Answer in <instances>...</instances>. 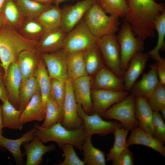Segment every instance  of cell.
Listing matches in <instances>:
<instances>
[{"mask_svg": "<svg viewBox=\"0 0 165 165\" xmlns=\"http://www.w3.org/2000/svg\"><path fill=\"white\" fill-rule=\"evenodd\" d=\"M73 146L70 144H66L60 147L64 155V160L57 165H84L83 161L81 160L75 151Z\"/></svg>", "mask_w": 165, "mask_h": 165, "instance_id": "obj_42", "label": "cell"}, {"mask_svg": "<svg viewBox=\"0 0 165 165\" xmlns=\"http://www.w3.org/2000/svg\"><path fill=\"white\" fill-rule=\"evenodd\" d=\"M2 108L3 115V128L21 130L24 124L20 119L22 112L16 108L8 99L2 102Z\"/></svg>", "mask_w": 165, "mask_h": 165, "instance_id": "obj_26", "label": "cell"}, {"mask_svg": "<svg viewBox=\"0 0 165 165\" xmlns=\"http://www.w3.org/2000/svg\"><path fill=\"white\" fill-rule=\"evenodd\" d=\"M7 0H0V13H2L4 5Z\"/></svg>", "mask_w": 165, "mask_h": 165, "instance_id": "obj_50", "label": "cell"}, {"mask_svg": "<svg viewBox=\"0 0 165 165\" xmlns=\"http://www.w3.org/2000/svg\"><path fill=\"white\" fill-rule=\"evenodd\" d=\"M3 115L2 105H0V134H2Z\"/></svg>", "mask_w": 165, "mask_h": 165, "instance_id": "obj_48", "label": "cell"}, {"mask_svg": "<svg viewBox=\"0 0 165 165\" xmlns=\"http://www.w3.org/2000/svg\"><path fill=\"white\" fill-rule=\"evenodd\" d=\"M159 83L165 85V59L161 57L156 64Z\"/></svg>", "mask_w": 165, "mask_h": 165, "instance_id": "obj_45", "label": "cell"}, {"mask_svg": "<svg viewBox=\"0 0 165 165\" xmlns=\"http://www.w3.org/2000/svg\"><path fill=\"white\" fill-rule=\"evenodd\" d=\"M7 22L2 13H0V32L2 30Z\"/></svg>", "mask_w": 165, "mask_h": 165, "instance_id": "obj_47", "label": "cell"}, {"mask_svg": "<svg viewBox=\"0 0 165 165\" xmlns=\"http://www.w3.org/2000/svg\"><path fill=\"white\" fill-rule=\"evenodd\" d=\"M128 8L123 20L133 27H144L152 24L165 10L163 3L154 0H127Z\"/></svg>", "mask_w": 165, "mask_h": 165, "instance_id": "obj_3", "label": "cell"}, {"mask_svg": "<svg viewBox=\"0 0 165 165\" xmlns=\"http://www.w3.org/2000/svg\"><path fill=\"white\" fill-rule=\"evenodd\" d=\"M34 76L38 84L43 106L45 109L46 102L51 95V78L41 57Z\"/></svg>", "mask_w": 165, "mask_h": 165, "instance_id": "obj_30", "label": "cell"}, {"mask_svg": "<svg viewBox=\"0 0 165 165\" xmlns=\"http://www.w3.org/2000/svg\"><path fill=\"white\" fill-rule=\"evenodd\" d=\"M7 99L8 93L5 83L4 75H0V100L2 102Z\"/></svg>", "mask_w": 165, "mask_h": 165, "instance_id": "obj_46", "label": "cell"}, {"mask_svg": "<svg viewBox=\"0 0 165 165\" xmlns=\"http://www.w3.org/2000/svg\"><path fill=\"white\" fill-rule=\"evenodd\" d=\"M129 94L125 90L93 89L91 90V98L93 114L97 113L102 116L107 109Z\"/></svg>", "mask_w": 165, "mask_h": 165, "instance_id": "obj_10", "label": "cell"}, {"mask_svg": "<svg viewBox=\"0 0 165 165\" xmlns=\"http://www.w3.org/2000/svg\"><path fill=\"white\" fill-rule=\"evenodd\" d=\"M97 40L83 18L67 34L62 49L66 54L85 51L95 45Z\"/></svg>", "mask_w": 165, "mask_h": 165, "instance_id": "obj_5", "label": "cell"}, {"mask_svg": "<svg viewBox=\"0 0 165 165\" xmlns=\"http://www.w3.org/2000/svg\"><path fill=\"white\" fill-rule=\"evenodd\" d=\"M61 19L62 9L56 5L51 6L37 18L46 31L61 28Z\"/></svg>", "mask_w": 165, "mask_h": 165, "instance_id": "obj_31", "label": "cell"}, {"mask_svg": "<svg viewBox=\"0 0 165 165\" xmlns=\"http://www.w3.org/2000/svg\"><path fill=\"white\" fill-rule=\"evenodd\" d=\"M116 38L120 46L121 67L125 72L132 57L143 50L144 40L135 37L130 25L126 22L122 25Z\"/></svg>", "mask_w": 165, "mask_h": 165, "instance_id": "obj_6", "label": "cell"}, {"mask_svg": "<svg viewBox=\"0 0 165 165\" xmlns=\"http://www.w3.org/2000/svg\"><path fill=\"white\" fill-rule=\"evenodd\" d=\"M41 3L51 4L52 3H54L55 0H33Z\"/></svg>", "mask_w": 165, "mask_h": 165, "instance_id": "obj_49", "label": "cell"}, {"mask_svg": "<svg viewBox=\"0 0 165 165\" xmlns=\"http://www.w3.org/2000/svg\"><path fill=\"white\" fill-rule=\"evenodd\" d=\"M66 81L51 78V95L62 108L66 93Z\"/></svg>", "mask_w": 165, "mask_h": 165, "instance_id": "obj_41", "label": "cell"}, {"mask_svg": "<svg viewBox=\"0 0 165 165\" xmlns=\"http://www.w3.org/2000/svg\"><path fill=\"white\" fill-rule=\"evenodd\" d=\"M146 98L152 111L160 112L165 107V85L159 83L154 91Z\"/></svg>", "mask_w": 165, "mask_h": 165, "instance_id": "obj_40", "label": "cell"}, {"mask_svg": "<svg viewBox=\"0 0 165 165\" xmlns=\"http://www.w3.org/2000/svg\"><path fill=\"white\" fill-rule=\"evenodd\" d=\"M97 2L106 13L119 18L124 16L128 8L126 0H97Z\"/></svg>", "mask_w": 165, "mask_h": 165, "instance_id": "obj_39", "label": "cell"}, {"mask_svg": "<svg viewBox=\"0 0 165 165\" xmlns=\"http://www.w3.org/2000/svg\"><path fill=\"white\" fill-rule=\"evenodd\" d=\"M0 75H4V71L3 68L0 66Z\"/></svg>", "mask_w": 165, "mask_h": 165, "instance_id": "obj_53", "label": "cell"}, {"mask_svg": "<svg viewBox=\"0 0 165 165\" xmlns=\"http://www.w3.org/2000/svg\"><path fill=\"white\" fill-rule=\"evenodd\" d=\"M92 79L84 75L72 81V88L76 100L87 114H93L91 98Z\"/></svg>", "mask_w": 165, "mask_h": 165, "instance_id": "obj_14", "label": "cell"}, {"mask_svg": "<svg viewBox=\"0 0 165 165\" xmlns=\"http://www.w3.org/2000/svg\"><path fill=\"white\" fill-rule=\"evenodd\" d=\"M85 51L66 54L68 79L72 81L87 75L84 60Z\"/></svg>", "mask_w": 165, "mask_h": 165, "instance_id": "obj_27", "label": "cell"}, {"mask_svg": "<svg viewBox=\"0 0 165 165\" xmlns=\"http://www.w3.org/2000/svg\"><path fill=\"white\" fill-rule=\"evenodd\" d=\"M97 0H83L73 5L66 6L62 9L61 28L68 33L83 19L85 14Z\"/></svg>", "mask_w": 165, "mask_h": 165, "instance_id": "obj_11", "label": "cell"}, {"mask_svg": "<svg viewBox=\"0 0 165 165\" xmlns=\"http://www.w3.org/2000/svg\"><path fill=\"white\" fill-rule=\"evenodd\" d=\"M2 13L7 23L16 30L19 29L25 17L13 0H7Z\"/></svg>", "mask_w": 165, "mask_h": 165, "instance_id": "obj_35", "label": "cell"}, {"mask_svg": "<svg viewBox=\"0 0 165 165\" xmlns=\"http://www.w3.org/2000/svg\"><path fill=\"white\" fill-rule=\"evenodd\" d=\"M45 117V109L39 90L32 96L22 112L20 119L24 124L33 121H42Z\"/></svg>", "mask_w": 165, "mask_h": 165, "instance_id": "obj_24", "label": "cell"}, {"mask_svg": "<svg viewBox=\"0 0 165 165\" xmlns=\"http://www.w3.org/2000/svg\"><path fill=\"white\" fill-rule=\"evenodd\" d=\"M72 81L68 79L66 81V90L64 102V116L61 124L68 129L79 128L83 124L77 113V103L72 88Z\"/></svg>", "mask_w": 165, "mask_h": 165, "instance_id": "obj_12", "label": "cell"}, {"mask_svg": "<svg viewBox=\"0 0 165 165\" xmlns=\"http://www.w3.org/2000/svg\"><path fill=\"white\" fill-rule=\"evenodd\" d=\"M39 90L38 84L34 76L22 82L19 90L18 109L22 112L33 95Z\"/></svg>", "mask_w": 165, "mask_h": 165, "instance_id": "obj_34", "label": "cell"}, {"mask_svg": "<svg viewBox=\"0 0 165 165\" xmlns=\"http://www.w3.org/2000/svg\"><path fill=\"white\" fill-rule=\"evenodd\" d=\"M154 25L155 30L158 33L157 42L154 48L148 53L149 56L157 61L161 57L159 53L160 50H163L165 48V11L156 17Z\"/></svg>", "mask_w": 165, "mask_h": 165, "instance_id": "obj_38", "label": "cell"}, {"mask_svg": "<svg viewBox=\"0 0 165 165\" xmlns=\"http://www.w3.org/2000/svg\"><path fill=\"white\" fill-rule=\"evenodd\" d=\"M160 112L161 113V115L163 119H165V107L162 108Z\"/></svg>", "mask_w": 165, "mask_h": 165, "instance_id": "obj_51", "label": "cell"}, {"mask_svg": "<svg viewBox=\"0 0 165 165\" xmlns=\"http://www.w3.org/2000/svg\"><path fill=\"white\" fill-rule=\"evenodd\" d=\"M133 155L132 152L126 148L120 156L114 161L112 162L113 165H133Z\"/></svg>", "mask_w": 165, "mask_h": 165, "instance_id": "obj_44", "label": "cell"}, {"mask_svg": "<svg viewBox=\"0 0 165 165\" xmlns=\"http://www.w3.org/2000/svg\"><path fill=\"white\" fill-rule=\"evenodd\" d=\"M25 18L37 19L44 11L51 5L33 0H16V3Z\"/></svg>", "mask_w": 165, "mask_h": 165, "instance_id": "obj_36", "label": "cell"}, {"mask_svg": "<svg viewBox=\"0 0 165 165\" xmlns=\"http://www.w3.org/2000/svg\"><path fill=\"white\" fill-rule=\"evenodd\" d=\"M38 43V40L24 37L7 23L0 32V65L4 70V75L9 65L16 62L22 52L37 51Z\"/></svg>", "mask_w": 165, "mask_h": 165, "instance_id": "obj_1", "label": "cell"}, {"mask_svg": "<svg viewBox=\"0 0 165 165\" xmlns=\"http://www.w3.org/2000/svg\"><path fill=\"white\" fill-rule=\"evenodd\" d=\"M63 116V108L51 95L45 104V117L41 126L44 128H48L57 122L61 123Z\"/></svg>", "mask_w": 165, "mask_h": 165, "instance_id": "obj_32", "label": "cell"}, {"mask_svg": "<svg viewBox=\"0 0 165 165\" xmlns=\"http://www.w3.org/2000/svg\"><path fill=\"white\" fill-rule=\"evenodd\" d=\"M4 79L8 100L17 108L19 107V90L22 77L16 62H13L9 65Z\"/></svg>", "mask_w": 165, "mask_h": 165, "instance_id": "obj_16", "label": "cell"}, {"mask_svg": "<svg viewBox=\"0 0 165 165\" xmlns=\"http://www.w3.org/2000/svg\"><path fill=\"white\" fill-rule=\"evenodd\" d=\"M93 82V89L124 90L123 79L105 66L95 75Z\"/></svg>", "mask_w": 165, "mask_h": 165, "instance_id": "obj_20", "label": "cell"}, {"mask_svg": "<svg viewBox=\"0 0 165 165\" xmlns=\"http://www.w3.org/2000/svg\"><path fill=\"white\" fill-rule=\"evenodd\" d=\"M30 142H24V154L27 156L26 165H39L42 162V157L46 153L54 150L55 147L51 144L46 146L35 136Z\"/></svg>", "mask_w": 165, "mask_h": 165, "instance_id": "obj_22", "label": "cell"}, {"mask_svg": "<svg viewBox=\"0 0 165 165\" xmlns=\"http://www.w3.org/2000/svg\"><path fill=\"white\" fill-rule=\"evenodd\" d=\"M67 0H55L54 3L55 5H59L61 2Z\"/></svg>", "mask_w": 165, "mask_h": 165, "instance_id": "obj_52", "label": "cell"}, {"mask_svg": "<svg viewBox=\"0 0 165 165\" xmlns=\"http://www.w3.org/2000/svg\"><path fill=\"white\" fill-rule=\"evenodd\" d=\"M154 1H155V0H158V1H160V0H154Z\"/></svg>", "mask_w": 165, "mask_h": 165, "instance_id": "obj_54", "label": "cell"}, {"mask_svg": "<svg viewBox=\"0 0 165 165\" xmlns=\"http://www.w3.org/2000/svg\"><path fill=\"white\" fill-rule=\"evenodd\" d=\"M40 55L50 78L65 81L68 79L67 55L62 49L50 53H42Z\"/></svg>", "mask_w": 165, "mask_h": 165, "instance_id": "obj_13", "label": "cell"}, {"mask_svg": "<svg viewBox=\"0 0 165 165\" xmlns=\"http://www.w3.org/2000/svg\"><path fill=\"white\" fill-rule=\"evenodd\" d=\"M129 130L123 127L121 124L116 122L114 134V142L112 148L107 155L106 161L115 160L122 153L127 146V138Z\"/></svg>", "mask_w": 165, "mask_h": 165, "instance_id": "obj_29", "label": "cell"}, {"mask_svg": "<svg viewBox=\"0 0 165 165\" xmlns=\"http://www.w3.org/2000/svg\"><path fill=\"white\" fill-rule=\"evenodd\" d=\"M119 18L108 15L97 2L90 7L83 19L90 31L97 39L115 34L119 29Z\"/></svg>", "mask_w": 165, "mask_h": 165, "instance_id": "obj_4", "label": "cell"}, {"mask_svg": "<svg viewBox=\"0 0 165 165\" xmlns=\"http://www.w3.org/2000/svg\"><path fill=\"white\" fill-rule=\"evenodd\" d=\"M67 34L61 28L46 31L38 40L37 52L40 54L62 49Z\"/></svg>", "mask_w": 165, "mask_h": 165, "instance_id": "obj_17", "label": "cell"}, {"mask_svg": "<svg viewBox=\"0 0 165 165\" xmlns=\"http://www.w3.org/2000/svg\"><path fill=\"white\" fill-rule=\"evenodd\" d=\"M40 58L36 50H25L20 54L16 63L21 74L22 82L34 76Z\"/></svg>", "mask_w": 165, "mask_h": 165, "instance_id": "obj_25", "label": "cell"}, {"mask_svg": "<svg viewBox=\"0 0 165 165\" xmlns=\"http://www.w3.org/2000/svg\"><path fill=\"white\" fill-rule=\"evenodd\" d=\"M153 111L145 97H135V116L139 123L138 127L153 136Z\"/></svg>", "mask_w": 165, "mask_h": 165, "instance_id": "obj_21", "label": "cell"}, {"mask_svg": "<svg viewBox=\"0 0 165 165\" xmlns=\"http://www.w3.org/2000/svg\"><path fill=\"white\" fill-rule=\"evenodd\" d=\"M149 57L148 53L140 52L137 53L131 58L123 78L125 91H130L145 69Z\"/></svg>", "mask_w": 165, "mask_h": 165, "instance_id": "obj_15", "label": "cell"}, {"mask_svg": "<svg viewBox=\"0 0 165 165\" xmlns=\"http://www.w3.org/2000/svg\"><path fill=\"white\" fill-rule=\"evenodd\" d=\"M164 143L153 136L142 130L138 127L131 130L130 135L127 141V146L134 145H142L148 147L165 156Z\"/></svg>", "mask_w": 165, "mask_h": 165, "instance_id": "obj_19", "label": "cell"}, {"mask_svg": "<svg viewBox=\"0 0 165 165\" xmlns=\"http://www.w3.org/2000/svg\"><path fill=\"white\" fill-rule=\"evenodd\" d=\"M135 96L132 94H129L107 109L102 117L108 119L118 120L123 127L131 130L139 126L135 116Z\"/></svg>", "mask_w": 165, "mask_h": 165, "instance_id": "obj_7", "label": "cell"}, {"mask_svg": "<svg viewBox=\"0 0 165 165\" xmlns=\"http://www.w3.org/2000/svg\"><path fill=\"white\" fill-rule=\"evenodd\" d=\"M77 113L82 120L86 136L94 134L105 136L114 134L116 127V121L104 120L97 113L88 114L81 106L78 104Z\"/></svg>", "mask_w": 165, "mask_h": 165, "instance_id": "obj_9", "label": "cell"}, {"mask_svg": "<svg viewBox=\"0 0 165 165\" xmlns=\"http://www.w3.org/2000/svg\"><path fill=\"white\" fill-rule=\"evenodd\" d=\"M0 64H1V61H0Z\"/></svg>", "mask_w": 165, "mask_h": 165, "instance_id": "obj_55", "label": "cell"}, {"mask_svg": "<svg viewBox=\"0 0 165 165\" xmlns=\"http://www.w3.org/2000/svg\"><path fill=\"white\" fill-rule=\"evenodd\" d=\"M84 60L86 71L89 75H95L105 66L104 60L96 44L85 51Z\"/></svg>", "mask_w": 165, "mask_h": 165, "instance_id": "obj_33", "label": "cell"}, {"mask_svg": "<svg viewBox=\"0 0 165 165\" xmlns=\"http://www.w3.org/2000/svg\"></svg>", "mask_w": 165, "mask_h": 165, "instance_id": "obj_56", "label": "cell"}, {"mask_svg": "<svg viewBox=\"0 0 165 165\" xmlns=\"http://www.w3.org/2000/svg\"><path fill=\"white\" fill-rule=\"evenodd\" d=\"M34 127L36 129L35 136L43 143L54 141L60 147L66 144H70L79 150H82L86 137L83 123L79 128L71 130L65 127L61 122L46 128L35 123Z\"/></svg>", "mask_w": 165, "mask_h": 165, "instance_id": "obj_2", "label": "cell"}, {"mask_svg": "<svg viewBox=\"0 0 165 165\" xmlns=\"http://www.w3.org/2000/svg\"><path fill=\"white\" fill-rule=\"evenodd\" d=\"M149 71L144 74L142 78L135 82L132 87L130 90L131 94L135 97H147L154 91L159 83L156 64L151 65Z\"/></svg>", "mask_w": 165, "mask_h": 165, "instance_id": "obj_23", "label": "cell"}, {"mask_svg": "<svg viewBox=\"0 0 165 165\" xmlns=\"http://www.w3.org/2000/svg\"><path fill=\"white\" fill-rule=\"evenodd\" d=\"M96 44L108 68L123 79L125 72L121 67L120 46L116 36L110 35L97 38Z\"/></svg>", "mask_w": 165, "mask_h": 165, "instance_id": "obj_8", "label": "cell"}, {"mask_svg": "<svg viewBox=\"0 0 165 165\" xmlns=\"http://www.w3.org/2000/svg\"><path fill=\"white\" fill-rule=\"evenodd\" d=\"M92 135L86 137L82 150L83 161L89 165H105L106 160L103 152L95 148L91 142Z\"/></svg>", "mask_w": 165, "mask_h": 165, "instance_id": "obj_28", "label": "cell"}, {"mask_svg": "<svg viewBox=\"0 0 165 165\" xmlns=\"http://www.w3.org/2000/svg\"><path fill=\"white\" fill-rule=\"evenodd\" d=\"M25 18L19 33L27 38L38 40L46 31L37 19Z\"/></svg>", "mask_w": 165, "mask_h": 165, "instance_id": "obj_37", "label": "cell"}, {"mask_svg": "<svg viewBox=\"0 0 165 165\" xmlns=\"http://www.w3.org/2000/svg\"><path fill=\"white\" fill-rule=\"evenodd\" d=\"M159 112L153 111V136L162 142H165V124Z\"/></svg>", "mask_w": 165, "mask_h": 165, "instance_id": "obj_43", "label": "cell"}, {"mask_svg": "<svg viewBox=\"0 0 165 165\" xmlns=\"http://www.w3.org/2000/svg\"><path fill=\"white\" fill-rule=\"evenodd\" d=\"M35 128H33L23 134L19 138L9 139L3 137L0 134V147L4 148L8 150L14 158L17 165L24 164V157L25 155L21 150V145L24 142L31 141L35 136Z\"/></svg>", "mask_w": 165, "mask_h": 165, "instance_id": "obj_18", "label": "cell"}]
</instances>
